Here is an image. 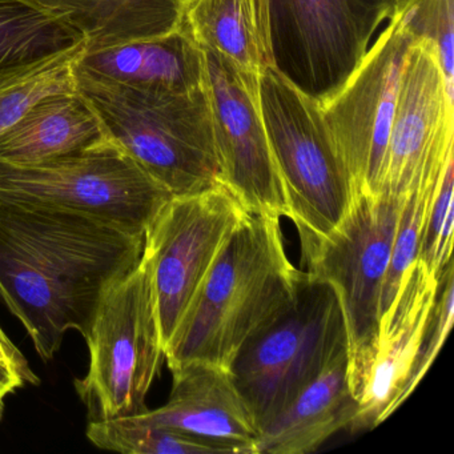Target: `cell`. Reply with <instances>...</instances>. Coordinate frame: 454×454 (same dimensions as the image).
I'll return each mask as SVG.
<instances>
[{
  "instance_id": "1",
  "label": "cell",
  "mask_w": 454,
  "mask_h": 454,
  "mask_svg": "<svg viewBox=\"0 0 454 454\" xmlns=\"http://www.w3.org/2000/svg\"><path fill=\"white\" fill-rule=\"evenodd\" d=\"M145 236L74 212L0 201V297L42 360L86 339L100 300L142 259Z\"/></svg>"
},
{
  "instance_id": "2",
  "label": "cell",
  "mask_w": 454,
  "mask_h": 454,
  "mask_svg": "<svg viewBox=\"0 0 454 454\" xmlns=\"http://www.w3.org/2000/svg\"><path fill=\"white\" fill-rule=\"evenodd\" d=\"M301 276L286 254L280 219L247 212L164 348L169 371L196 361L230 369L241 348L291 305Z\"/></svg>"
},
{
  "instance_id": "3",
  "label": "cell",
  "mask_w": 454,
  "mask_h": 454,
  "mask_svg": "<svg viewBox=\"0 0 454 454\" xmlns=\"http://www.w3.org/2000/svg\"><path fill=\"white\" fill-rule=\"evenodd\" d=\"M78 91L127 153L172 196L222 183L206 89L142 91L76 73Z\"/></svg>"
},
{
  "instance_id": "4",
  "label": "cell",
  "mask_w": 454,
  "mask_h": 454,
  "mask_svg": "<svg viewBox=\"0 0 454 454\" xmlns=\"http://www.w3.org/2000/svg\"><path fill=\"white\" fill-rule=\"evenodd\" d=\"M344 353L347 331L336 292L302 272L291 305L241 348L228 369L259 434Z\"/></svg>"
},
{
  "instance_id": "5",
  "label": "cell",
  "mask_w": 454,
  "mask_h": 454,
  "mask_svg": "<svg viewBox=\"0 0 454 454\" xmlns=\"http://www.w3.org/2000/svg\"><path fill=\"white\" fill-rule=\"evenodd\" d=\"M260 105L304 252L340 224L355 188L318 100L270 67L260 78Z\"/></svg>"
},
{
  "instance_id": "6",
  "label": "cell",
  "mask_w": 454,
  "mask_h": 454,
  "mask_svg": "<svg viewBox=\"0 0 454 454\" xmlns=\"http://www.w3.org/2000/svg\"><path fill=\"white\" fill-rule=\"evenodd\" d=\"M174 198L115 140L34 164L0 160V201L94 217L145 236Z\"/></svg>"
},
{
  "instance_id": "7",
  "label": "cell",
  "mask_w": 454,
  "mask_h": 454,
  "mask_svg": "<svg viewBox=\"0 0 454 454\" xmlns=\"http://www.w3.org/2000/svg\"><path fill=\"white\" fill-rule=\"evenodd\" d=\"M86 341L89 372L75 387L90 421L147 411L145 398L160 372L164 347L145 260L103 294Z\"/></svg>"
},
{
  "instance_id": "8",
  "label": "cell",
  "mask_w": 454,
  "mask_h": 454,
  "mask_svg": "<svg viewBox=\"0 0 454 454\" xmlns=\"http://www.w3.org/2000/svg\"><path fill=\"white\" fill-rule=\"evenodd\" d=\"M403 0H270L273 68L320 103L333 97Z\"/></svg>"
},
{
  "instance_id": "9",
  "label": "cell",
  "mask_w": 454,
  "mask_h": 454,
  "mask_svg": "<svg viewBox=\"0 0 454 454\" xmlns=\"http://www.w3.org/2000/svg\"><path fill=\"white\" fill-rule=\"evenodd\" d=\"M403 198L356 193L340 224L301 252L305 272L336 292L347 331L348 358L373 339Z\"/></svg>"
},
{
  "instance_id": "10",
  "label": "cell",
  "mask_w": 454,
  "mask_h": 454,
  "mask_svg": "<svg viewBox=\"0 0 454 454\" xmlns=\"http://www.w3.org/2000/svg\"><path fill=\"white\" fill-rule=\"evenodd\" d=\"M249 212L223 183L174 196L145 233L142 259L150 270L163 347L233 228Z\"/></svg>"
},
{
  "instance_id": "11",
  "label": "cell",
  "mask_w": 454,
  "mask_h": 454,
  "mask_svg": "<svg viewBox=\"0 0 454 454\" xmlns=\"http://www.w3.org/2000/svg\"><path fill=\"white\" fill-rule=\"evenodd\" d=\"M413 43L400 4L344 86L320 103L356 193H379L401 74Z\"/></svg>"
},
{
  "instance_id": "12",
  "label": "cell",
  "mask_w": 454,
  "mask_h": 454,
  "mask_svg": "<svg viewBox=\"0 0 454 454\" xmlns=\"http://www.w3.org/2000/svg\"><path fill=\"white\" fill-rule=\"evenodd\" d=\"M222 183L249 212L288 217L283 183L268 140L260 78L214 50H201Z\"/></svg>"
},
{
  "instance_id": "13",
  "label": "cell",
  "mask_w": 454,
  "mask_h": 454,
  "mask_svg": "<svg viewBox=\"0 0 454 454\" xmlns=\"http://www.w3.org/2000/svg\"><path fill=\"white\" fill-rule=\"evenodd\" d=\"M438 276L417 260L380 316L373 339L348 358V381L357 403L350 432L373 429L406 400L434 307Z\"/></svg>"
},
{
  "instance_id": "14",
  "label": "cell",
  "mask_w": 454,
  "mask_h": 454,
  "mask_svg": "<svg viewBox=\"0 0 454 454\" xmlns=\"http://www.w3.org/2000/svg\"><path fill=\"white\" fill-rule=\"evenodd\" d=\"M453 98L434 55L414 41L401 74L379 193L403 198L417 180L441 174L454 160Z\"/></svg>"
},
{
  "instance_id": "15",
  "label": "cell",
  "mask_w": 454,
  "mask_h": 454,
  "mask_svg": "<svg viewBox=\"0 0 454 454\" xmlns=\"http://www.w3.org/2000/svg\"><path fill=\"white\" fill-rule=\"evenodd\" d=\"M171 373L168 401L139 413L145 421L211 441L232 454H256L259 430L228 369L196 361Z\"/></svg>"
},
{
  "instance_id": "16",
  "label": "cell",
  "mask_w": 454,
  "mask_h": 454,
  "mask_svg": "<svg viewBox=\"0 0 454 454\" xmlns=\"http://www.w3.org/2000/svg\"><path fill=\"white\" fill-rule=\"evenodd\" d=\"M75 70L142 91H191L206 78L203 51L182 26L166 35L84 50Z\"/></svg>"
},
{
  "instance_id": "17",
  "label": "cell",
  "mask_w": 454,
  "mask_h": 454,
  "mask_svg": "<svg viewBox=\"0 0 454 454\" xmlns=\"http://www.w3.org/2000/svg\"><path fill=\"white\" fill-rule=\"evenodd\" d=\"M347 369L344 353L260 432L256 454L310 453L340 430L349 429L357 403Z\"/></svg>"
},
{
  "instance_id": "18",
  "label": "cell",
  "mask_w": 454,
  "mask_h": 454,
  "mask_svg": "<svg viewBox=\"0 0 454 454\" xmlns=\"http://www.w3.org/2000/svg\"><path fill=\"white\" fill-rule=\"evenodd\" d=\"M106 137L99 118L81 92L52 95L0 134V160L41 163L82 153Z\"/></svg>"
},
{
  "instance_id": "19",
  "label": "cell",
  "mask_w": 454,
  "mask_h": 454,
  "mask_svg": "<svg viewBox=\"0 0 454 454\" xmlns=\"http://www.w3.org/2000/svg\"><path fill=\"white\" fill-rule=\"evenodd\" d=\"M183 30L200 50H214L262 78L273 67L270 0H185Z\"/></svg>"
},
{
  "instance_id": "20",
  "label": "cell",
  "mask_w": 454,
  "mask_h": 454,
  "mask_svg": "<svg viewBox=\"0 0 454 454\" xmlns=\"http://www.w3.org/2000/svg\"><path fill=\"white\" fill-rule=\"evenodd\" d=\"M65 20L86 50L166 35L182 22L185 0H20Z\"/></svg>"
},
{
  "instance_id": "21",
  "label": "cell",
  "mask_w": 454,
  "mask_h": 454,
  "mask_svg": "<svg viewBox=\"0 0 454 454\" xmlns=\"http://www.w3.org/2000/svg\"><path fill=\"white\" fill-rule=\"evenodd\" d=\"M86 46L59 18L20 0H0V90L36 66Z\"/></svg>"
},
{
  "instance_id": "22",
  "label": "cell",
  "mask_w": 454,
  "mask_h": 454,
  "mask_svg": "<svg viewBox=\"0 0 454 454\" xmlns=\"http://www.w3.org/2000/svg\"><path fill=\"white\" fill-rule=\"evenodd\" d=\"M87 438L98 448L123 454L231 453L211 441L150 424L139 414L90 421Z\"/></svg>"
},
{
  "instance_id": "23",
  "label": "cell",
  "mask_w": 454,
  "mask_h": 454,
  "mask_svg": "<svg viewBox=\"0 0 454 454\" xmlns=\"http://www.w3.org/2000/svg\"><path fill=\"white\" fill-rule=\"evenodd\" d=\"M451 163L454 160L448 167ZM448 167L441 174L417 180L403 196L389 267L382 286L381 313L389 307L406 273L419 259L430 209Z\"/></svg>"
},
{
  "instance_id": "24",
  "label": "cell",
  "mask_w": 454,
  "mask_h": 454,
  "mask_svg": "<svg viewBox=\"0 0 454 454\" xmlns=\"http://www.w3.org/2000/svg\"><path fill=\"white\" fill-rule=\"evenodd\" d=\"M86 46L36 66L0 90V134L52 95L78 91L75 65Z\"/></svg>"
},
{
  "instance_id": "25",
  "label": "cell",
  "mask_w": 454,
  "mask_h": 454,
  "mask_svg": "<svg viewBox=\"0 0 454 454\" xmlns=\"http://www.w3.org/2000/svg\"><path fill=\"white\" fill-rule=\"evenodd\" d=\"M401 12L414 41L432 51L454 91V0H403Z\"/></svg>"
},
{
  "instance_id": "26",
  "label": "cell",
  "mask_w": 454,
  "mask_h": 454,
  "mask_svg": "<svg viewBox=\"0 0 454 454\" xmlns=\"http://www.w3.org/2000/svg\"><path fill=\"white\" fill-rule=\"evenodd\" d=\"M453 174L454 163H451L433 201L417 259L435 275H440L453 252Z\"/></svg>"
},
{
  "instance_id": "27",
  "label": "cell",
  "mask_w": 454,
  "mask_h": 454,
  "mask_svg": "<svg viewBox=\"0 0 454 454\" xmlns=\"http://www.w3.org/2000/svg\"><path fill=\"white\" fill-rule=\"evenodd\" d=\"M454 318V270L453 259L442 268L438 276L437 294H435L434 307L430 315L429 324L425 332L424 341L417 357L416 366L409 380L406 387V398L411 395L417 385L424 379L427 372L432 366L433 361L437 357L446 337L453 325Z\"/></svg>"
},
{
  "instance_id": "28",
  "label": "cell",
  "mask_w": 454,
  "mask_h": 454,
  "mask_svg": "<svg viewBox=\"0 0 454 454\" xmlns=\"http://www.w3.org/2000/svg\"><path fill=\"white\" fill-rule=\"evenodd\" d=\"M0 364H4L7 368L12 369L20 376L25 377L27 384H39V377L34 373L25 356L12 344V340L4 333L2 326H0Z\"/></svg>"
},
{
  "instance_id": "29",
  "label": "cell",
  "mask_w": 454,
  "mask_h": 454,
  "mask_svg": "<svg viewBox=\"0 0 454 454\" xmlns=\"http://www.w3.org/2000/svg\"><path fill=\"white\" fill-rule=\"evenodd\" d=\"M4 395H0V419H2V417H4Z\"/></svg>"
}]
</instances>
